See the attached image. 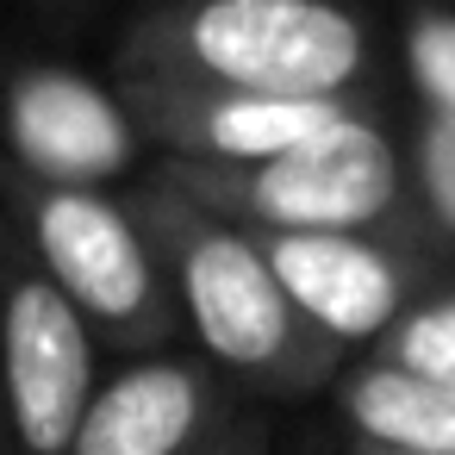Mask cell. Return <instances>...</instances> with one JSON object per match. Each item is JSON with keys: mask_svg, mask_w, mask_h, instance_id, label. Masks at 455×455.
I'll use <instances>...</instances> for the list:
<instances>
[{"mask_svg": "<svg viewBox=\"0 0 455 455\" xmlns=\"http://www.w3.org/2000/svg\"><path fill=\"white\" fill-rule=\"evenodd\" d=\"M181 51L250 100H337L362 76V26L331 0H200Z\"/></svg>", "mask_w": 455, "mask_h": 455, "instance_id": "cell-1", "label": "cell"}, {"mask_svg": "<svg viewBox=\"0 0 455 455\" xmlns=\"http://www.w3.org/2000/svg\"><path fill=\"white\" fill-rule=\"evenodd\" d=\"M225 188L243 212L268 219L275 231L362 237V225H374L399 200V156H393L387 132L343 113L312 144H299V150H287L262 169H243Z\"/></svg>", "mask_w": 455, "mask_h": 455, "instance_id": "cell-2", "label": "cell"}, {"mask_svg": "<svg viewBox=\"0 0 455 455\" xmlns=\"http://www.w3.org/2000/svg\"><path fill=\"white\" fill-rule=\"evenodd\" d=\"M0 387L26 455H69L76 424L94 399V337L88 318L44 281L20 275L0 312Z\"/></svg>", "mask_w": 455, "mask_h": 455, "instance_id": "cell-3", "label": "cell"}, {"mask_svg": "<svg viewBox=\"0 0 455 455\" xmlns=\"http://www.w3.org/2000/svg\"><path fill=\"white\" fill-rule=\"evenodd\" d=\"M32 237L44 256V281L100 324L150 318L156 275L132 219L94 188H44L32 200Z\"/></svg>", "mask_w": 455, "mask_h": 455, "instance_id": "cell-4", "label": "cell"}, {"mask_svg": "<svg viewBox=\"0 0 455 455\" xmlns=\"http://www.w3.org/2000/svg\"><path fill=\"white\" fill-rule=\"evenodd\" d=\"M0 138L51 188H94V181L119 175L138 150L125 107L76 69L20 76L7 88V100H0Z\"/></svg>", "mask_w": 455, "mask_h": 455, "instance_id": "cell-5", "label": "cell"}, {"mask_svg": "<svg viewBox=\"0 0 455 455\" xmlns=\"http://www.w3.org/2000/svg\"><path fill=\"white\" fill-rule=\"evenodd\" d=\"M181 299L225 368H275L293 349V306L243 231H194L181 250Z\"/></svg>", "mask_w": 455, "mask_h": 455, "instance_id": "cell-6", "label": "cell"}, {"mask_svg": "<svg viewBox=\"0 0 455 455\" xmlns=\"http://www.w3.org/2000/svg\"><path fill=\"white\" fill-rule=\"evenodd\" d=\"M281 293L293 312H306L318 331L331 337H374L399 318V268L362 243V237H299V231H275L262 243Z\"/></svg>", "mask_w": 455, "mask_h": 455, "instance_id": "cell-7", "label": "cell"}, {"mask_svg": "<svg viewBox=\"0 0 455 455\" xmlns=\"http://www.w3.org/2000/svg\"><path fill=\"white\" fill-rule=\"evenodd\" d=\"M206 418V387L181 362H138L94 387L69 455H181Z\"/></svg>", "mask_w": 455, "mask_h": 455, "instance_id": "cell-8", "label": "cell"}, {"mask_svg": "<svg viewBox=\"0 0 455 455\" xmlns=\"http://www.w3.org/2000/svg\"><path fill=\"white\" fill-rule=\"evenodd\" d=\"M343 113H349L343 100H250V94H219V100L188 107L181 138H188V150H206L219 163L262 169V163L312 144Z\"/></svg>", "mask_w": 455, "mask_h": 455, "instance_id": "cell-9", "label": "cell"}, {"mask_svg": "<svg viewBox=\"0 0 455 455\" xmlns=\"http://www.w3.org/2000/svg\"><path fill=\"white\" fill-rule=\"evenodd\" d=\"M343 418L368 443H387V455H455V393H443L393 362L349 374Z\"/></svg>", "mask_w": 455, "mask_h": 455, "instance_id": "cell-10", "label": "cell"}, {"mask_svg": "<svg viewBox=\"0 0 455 455\" xmlns=\"http://www.w3.org/2000/svg\"><path fill=\"white\" fill-rule=\"evenodd\" d=\"M393 368L455 393V293L418 306L405 324H399V343H393Z\"/></svg>", "mask_w": 455, "mask_h": 455, "instance_id": "cell-11", "label": "cell"}, {"mask_svg": "<svg viewBox=\"0 0 455 455\" xmlns=\"http://www.w3.org/2000/svg\"><path fill=\"white\" fill-rule=\"evenodd\" d=\"M405 69L430 100V119H455V13H424L405 32Z\"/></svg>", "mask_w": 455, "mask_h": 455, "instance_id": "cell-12", "label": "cell"}, {"mask_svg": "<svg viewBox=\"0 0 455 455\" xmlns=\"http://www.w3.org/2000/svg\"><path fill=\"white\" fill-rule=\"evenodd\" d=\"M418 175H424V200H430V212L455 231V119H430V125H424Z\"/></svg>", "mask_w": 455, "mask_h": 455, "instance_id": "cell-13", "label": "cell"}]
</instances>
